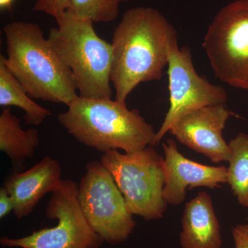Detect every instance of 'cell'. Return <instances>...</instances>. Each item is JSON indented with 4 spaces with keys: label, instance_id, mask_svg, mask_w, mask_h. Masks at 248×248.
I'll return each mask as SVG.
<instances>
[{
    "label": "cell",
    "instance_id": "obj_1",
    "mask_svg": "<svg viewBox=\"0 0 248 248\" xmlns=\"http://www.w3.org/2000/svg\"><path fill=\"white\" fill-rule=\"evenodd\" d=\"M177 42V31L159 11L143 6L128 9L111 43L110 81L116 100L125 103L140 83L161 79Z\"/></svg>",
    "mask_w": 248,
    "mask_h": 248
},
{
    "label": "cell",
    "instance_id": "obj_2",
    "mask_svg": "<svg viewBox=\"0 0 248 248\" xmlns=\"http://www.w3.org/2000/svg\"><path fill=\"white\" fill-rule=\"evenodd\" d=\"M3 29L6 65L28 94L68 107L78 96L76 81L38 24L14 22Z\"/></svg>",
    "mask_w": 248,
    "mask_h": 248
},
{
    "label": "cell",
    "instance_id": "obj_3",
    "mask_svg": "<svg viewBox=\"0 0 248 248\" xmlns=\"http://www.w3.org/2000/svg\"><path fill=\"white\" fill-rule=\"evenodd\" d=\"M58 120L85 146L105 153L112 150L135 153L154 146L156 132L136 109L111 99L78 97Z\"/></svg>",
    "mask_w": 248,
    "mask_h": 248
},
{
    "label": "cell",
    "instance_id": "obj_4",
    "mask_svg": "<svg viewBox=\"0 0 248 248\" xmlns=\"http://www.w3.org/2000/svg\"><path fill=\"white\" fill-rule=\"evenodd\" d=\"M50 29L48 40L73 73L79 96L88 99H111L112 50L98 36L89 19L66 11Z\"/></svg>",
    "mask_w": 248,
    "mask_h": 248
},
{
    "label": "cell",
    "instance_id": "obj_5",
    "mask_svg": "<svg viewBox=\"0 0 248 248\" xmlns=\"http://www.w3.org/2000/svg\"><path fill=\"white\" fill-rule=\"evenodd\" d=\"M101 162L111 173L129 211L146 221L164 217V159L153 146L124 154L118 150L104 153Z\"/></svg>",
    "mask_w": 248,
    "mask_h": 248
},
{
    "label": "cell",
    "instance_id": "obj_6",
    "mask_svg": "<svg viewBox=\"0 0 248 248\" xmlns=\"http://www.w3.org/2000/svg\"><path fill=\"white\" fill-rule=\"evenodd\" d=\"M202 46L216 78L248 90V0H236L217 13Z\"/></svg>",
    "mask_w": 248,
    "mask_h": 248
},
{
    "label": "cell",
    "instance_id": "obj_7",
    "mask_svg": "<svg viewBox=\"0 0 248 248\" xmlns=\"http://www.w3.org/2000/svg\"><path fill=\"white\" fill-rule=\"evenodd\" d=\"M78 187L72 180H62L51 192L46 217L58 219L57 226L34 232L17 239L4 237V247L21 248H100L104 239L91 228L78 201Z\"/></svg>",
    "mask_w": 248,
    "mask_h": 248
},
{
    "label": "cell",
    "instance_id": "obj_8",
    "mask_svg": "<svg viewBox=\"0 0 248 248\" xmlns=\"http://www.w3.org/2000/svg\"><path fill=\"white\" fill-rule=\"evenodd\" d=\"M78 201L90 226L104 242H124L136 226L113 177L101 161L86 165L78 187Z\"/></svg>",
    "mask_w": 248,
    "mask_h": 248
},
{
    "label": "cell",
    "instance_id": "obj_9",
    "mask_svg": "<svg viewBox=\"0 0 248 248\" xmlns=\"http://www.w3.org/2000/svg\"><path fill=\"white\" fill-rule=\"evenodd\" d=\"M170 108L156 132L158 144L171 127L189 112L209 106L224 104L226 90L199 76L194 67L190 49L179 48L178 42L171 49L169 62Z\"/></svg>",
    "mask_w": 248,
    "mask_h": 248
},
{
    "label": "cell",
    "instance_id": "obj_10",
    "mask_svg": "<svg viewBox=\"0 0 248 248\" xmlns=\"http://www.w3.org/2000/svg\"><path fill=\"white\" fill-rule=\"evenodd\" d=\"M231 114L224 104L201 108L179 119L169 132L178 141L205 155L212 162L228 161L231 150L223 138V130Z\"/></svg>",
    "mask_w": 248,
    "mask_h": 248
},
{
    "label": "cell",
    "instance_id": "obj_11",
    "mask_svg": "<svg viewBox=\"0 0 248 248\" xmlns=\"http://www.w3.org/2000/svg\"><path fill=\"white\" fill-rule=\"evenodd\" d=\"M162 146L165 156L164 197L168 204H182L187 190L197 187L217 188L227 183L228 169L225 166H209L187 159L179 153L172 140H168Z\"/></svg>",
    "mask_w": 248,
    "mask_h": 248
},
{
    "label": "cell",
    "instance_id": "obj_12",
    "mask_svg": "<svg viewBox=\"0 0 248 248\" xmlns=\"http://www.w3.org/2000/svg\"><path fill=\"white\" fill-rule=\"evenodd\" d=\"M61 172L58 160L46 156L28 170L8 177L4 187L14 201L17 219L31 215L45 195L56 189L62 182Z\"/></svg>",
    "mask_w": 248,
    "mask_h": 248
},
{
    "label": "cell",
    "instance_id": "obj_13",
    "mask_svg": "<svg viewBox=\"0 0 248 248\" xmlns=\"http://www.w3.org/2000/svg\"><path fill=\"white\" fill-rule=\"evenodd\" d=\"M182 222V248H221L219 222L211 197L206 192H200L186 203Z\"/></svg>",
    "mask_w": 248,
    "mask_h": 248
},
{
    "label": "cell",
    "instance_id": "obj_14",
    "mask_svg": "<svg viewBox=\"0 0 248 248\" xmlns=\"http://www.w3.org/2000/svg\"><path fill=\"white\" fill-rule=\"evenodd\" d=\"M40 143L35 128L24 130L11 109L5 108L0 115V150L12 161L16 172L24 167L26 160L32 158Z\"/></svg>",
    "mask_w": 248,
    "mask_h": 248
},
{
    "label": "cell",
    "instance_id": "obj_15",
    "mask_svg": "<svg viewBox=\"0 0 248 248\" xmlns=\"http://www.w3.org/2000/svg\"><path fill=\"white\" fill-rule=\"evenodd\" d=\"M0 106L20 108L25 112L24 120L27 124L38 125L51 115L48 109L36 104L22 84L10 71L6 58L0 56Z\"/></svg>",
    "mask_w": 248,
    "mask_h": 248
},
{
    "label": "cell",
    "instance_id": "obj_16",
    "mask_svg": "<svg viewBox=\"0 0 248 248\" xmlns=\"http://www.w3.org/2000/svg\"><path fill=\"white\" fill-rule=\"evenodd\" d=\"M231 150L227 183L239 204L248 208V135L240 133L228 143Z\"/></svg>",
    "mask_w": 248,
    "mask_h": 248
},
{
    "label": "cell",
    "instance_id": "obj_17",
    "mask_svg": "<svg viewBox=\"0 0 248 248\" xmlns=\"http://www.w3.org/2000/svg\"><path fill=\"white\" fill-rule=\"evenodd\" d=\"M129 0H70L67 11L93 22H111L118 17L122 3Z\"/></svg>",
    "mask_w": 248,
    "mask_h": 248
},
{
    "label": "cell",
    "instance_id": "obj_18",
    "mask_svg": "<svg viewBox=\"0 0 248 248\" xmlns=\"http://www.w3.org/2000/svg\"><path fill=\"white\" fill-rule=\"evenodd\" d=\"M70 0H37L32 11L44 12L55 17L56 20L68 10Z\"/></svg>",
    "mask_w": 248,
    "mask_h": 248
},
{
    "label": "cell",
    "instance_id": "obj_19",
    "mask_svg": "<svg viewBox=\"0 0 248 248\" xmlns=\"http://www.w3.org/2000/svg\"><path fill=\"white\" fill-rule=\"evenodd\" d=\"M235 248H248V224H239L232 228Z\"/></svg>",
    "mask_w": 248,
    "mask_h": 248
},
{
    "label": "cell",
    "instance_id": "obj_20",
    "mask_svg": "<svg viewBox=\"0 0 248 248\" xmlns=\"http://www.w3.org/2000/svg\"><path fill=\"white\" fill-rule=\"evenodd\" d=\"M14 204L12 197L4 186L0 189V218H4L14 211Z\"/></svg>",
    "mask_w": 248,
    "mask_h": 248
},
{
    "label": "cell",
    "instance_id": "obj_21",
    "mask_svg": "<svg viewBox=\"0 0 248 248\" xmlns=\"http://www.w3.org/2000/svg\"><path fill=\"white\" fill-rule=\"evenodd\" d=\"M14 1V0H0V9L1 11L3 10L11 11Z\"/></svg>",
    "mask_w": 248,
    "mask_h": 248
}]
</instances>
